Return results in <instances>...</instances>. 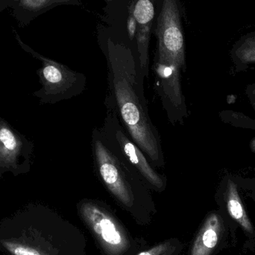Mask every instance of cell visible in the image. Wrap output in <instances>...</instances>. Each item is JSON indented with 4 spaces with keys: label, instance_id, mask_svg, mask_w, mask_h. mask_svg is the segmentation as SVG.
I'll use <instances>...</instances> for the list:
<instances>
[{
    "label": "cell",
    "instance_id": "obj_4",
    "mask_svg": "<svg viewBox=\"0 0 255 255\" xmlns=\"http://www.w3.org/2000/svg\"><path fill=\"white\" fill-rule=\"evenodd\" d=\"M42 66L37 73L41 88L33 93L40 105H53L82 94L87 88V78L82 73L37 55Z\"/></svg>",
    "mask_w": 255,
    "mask_h": 255
},
{
    "label": "cell",
    "instance_id": "obj_19",
    "mask_svg": "<svg viewBox=\"0 0 255 255\" xmlns=\"http://www.w3.org/2000/svg\"><path fill=\"white\" fill-rule=\"evenodd\" d=\"M2 174L0 173V178H1V177H2Z\"/></svg>",
    "mask_w": 255,
    "mask_h": 255
},
{
    "label": "cell",
    "instance_id": "obj_14",
    "mask_svg": "<svg viewBox=\"0 0 255 255\" xmlns=\"http://www.w3.org/2000/svg\"><path fill=\"white\" fill-rule=\"evenodd\" d=\"M138 255H154V251L143 252Z\"/></svg>",
    "mask_w": 255,
    "mask_h": 255
},
{
    "label": "cell",
    "instance_id": "obj_13",
    "mask_svg": "<svg viewBox=\"0 0 255 255\" xmlns=\"http://www.w3.org/2000/svg\"><path fill=\"white\" fill-rule=\"evenodd\" d=\"M135 30H136V20L134 17H130L128 22V31L130 39L133 38L134 36Z\"/></svg>",
    "mask_w": 255,
    "mask_h": 255
},
{
    "label": "cell",
    "instance_id": "obj_15",
    "mask_svg": "<svg viewBox=\"0 0 255 255\" xmlns=\"http://www.w3.org/2000/svg\"><path fill=\"white\" fill-rule=\"evenodd\" d=\"M251 97L253 98V103L255 105V86L253 88V91H252Z\"/></svg>",
    "mask_w": 255,
    "mask_h": 255
},
{
    "label": "cell",
    "instance_id": "obj_7",
    "mask_svg": "<svg viewBox=\"0 0 255 255\" xmlns=\"http://www.w3.org/2000/svg\"><path fill=\"white\" fill-rule=\"evenodd\" d=\"M174 0H165L160 16L157 55L171 58L186 70L184 42Z\"/></svg>",
    "mask_w": 255,
    "mask_h": 255
},
{
    "label": "cell",
    "instance_id": "obj_17",
    "mask_svg": "<svg viewBox=\"0 0 255 255\" xmlns=\"http://www.w3.org/2000/svg\"><path fill=\"white\" fill-rule=\"evenodd\" d=\"M254 199L255 201V191H254Z\"/></svg>",
    "mask_w": 255,
    "mask_h": 255
},
{
    "label": "cell",
    "instance_id": "obj_10",
    "mask_svg": "<svg viewBox=\"0 0 255 255\" xmlns=\"http://www.w3.org/2000/svg\"><path fill=\"white\" fill-rule=\"evenodd\" d=\"M226 209L231 218L238 223L248 236L255 237V232L251 220L249 217L245 207L241 200L236 184L229 180L224 193Z\"/></svg>",
    "mask_w": 255,
    "mask_h": 255
},
{
    "label": "cell",
    "instance_id": "obj_1",
    "mask_svg": "<svg viewBox=\"0 0 255 255\" xmlns=\"http://www.w3.org/2000/svg\"><path fill=\"white\" fill-rule=\"evenodd\" d=\"M108 91L105 106L118 114L121 124L156 169L164 166L160 133L153 124L138 60L131 50L112 43L108 47Z\"/></svg>",
    "mask_w": 255,
    "mask_h": 255
},
{
    "label": "cell",
    "instance_id": "obj_11",
    "mask_svg": "<svg viewBox=\"0 0 255 255\" xmlns=\"http://www.w3.org/2000/svg\"><path fill=\"white\" fill-rule=\"evenodd\" d=\"M232 57L241 65L255 64V31L244 34L235 43Z\"/></svg>",
    "mask_w": 255,
    "mask_h": 255
},
{
    "label": "cell",
    "instance_id": "obj_2",
    "mask_svg": "<svg viewBox=\"0 0 255 255\" xmlns=\"http://www.w3.org/2000/svg\"><path fill=\"white\" fill-rule=\"evenodd\" d=\"M91 153L97 178L123 205L132 208L137 199L147 197L146 184L134 169L106 145L99 128L92 132Z\"/></svg>",
    "mask_w": 255,
    "mask_h": 255
},
{
    "label": "cell",
    "instance_id": "obj_12",
    "mask_svg": "<svg viewBox=\"0 0 255 255\" xmlns=\"http://www.w3.org/2000/svg\"><path fill=\"white\" fill-rule=\"evenodd\" d=\"M135 20L140 24L149 23L154 17V6L149 0H139L133 10Z\"/></svg>",
    "mask_w": 255,
    "mask_h": 255
},
{
    "label": "cell",
    "instance_id": "obj_16",
    "mask_svg": "<svg viewBox=\"0 0 255 255\" xmlns=\"http://www.w3.org/2000/svg\"><path fill=\"white\" fill-rule=\"evenodd\" d=\"M251 148L253 150V152L255 153V138L253 139L251 142Z\"/></svg>",
    "mask_w": 255,
    "mask_h": 255
},
{
    "label": "cell",
    "instance_id": "obj_5",
    "mask_svg": "<svg viewBox=\"0 0 255 255\" xmlns=\"http://www.w3.org/2000/svg\"><path fill=\"white\" fill-rule=\"evenodd\" d=\"M181 70L182 67L174 60L158 55L156 57L154 88L168 121L173 127L178 124L183 125L184 119L188 116L185 97L181 88Z\"/></svg>",
    "mask_w": 255,
    "mask_h": 255
},
{
    "label": "cell",
    "instance_id": "obj_18",
    "mask_svg": "<svg viewBox=\"0 0 255 255\" xmlns=\"http://www.w3.org/2000/svg\"><path fill=\"white\" fill-rule=\"evenodd\" d=\"M0 173L2 174V175H4V173H3V172H1V169H0Z\"/></svg>",
    "mask_w": 255,
    "mask_h": 255
},
{
    "label": "cell",
    "instance_id": "obj_6",
    "mask_svg": "<svg viewBox=\"0 0 255 255\" xmlns=\"http://www.w3.org/2000/svg\"><path fill=\"white\" fill-rule=\"evenodd\" d=\"M34 144L0 117V169L13 176L31 170Z\"/></svg>",
    "mask_w": 255,
    "mask_h": 255
},
{
    "label": "cell",
    "instance_id": "obj_8",
    "mask_svg": "<svg viewBox=\"0 0 255 255\" xmlns=\"http://www.w3.org/2000/svg\"><path fill=\"white\" fill-rule=\"evenodd\" d=\"M81 212L97 235L103 242L113 250H121L125 245L115 220L110 214L94 201H83L80 205Z\"/></svg>",
    "mask_w": 255,
    "mask_h": 255
},
{
    "label": "cell",
    "instance_id": "obj_9",
    "mask_svg": "<svg viewBox=\"0 0 255 255\" xmlns=\"http://www.w3.org/2000/svg\"><path fill=\"white\" fill-rule=\"evenodd\" d=\"M226 233L221 216L211 213L205 220L192 250L191 255H213Z\"/></svg>",
    "mask_w": 255,
    "mask_h": 255
},
{
    "label": "cell",
    "instance_id": "obj_3",
    "mask_svg": "<svg viewBox=\"0 0 255 255\" xmlns=\"http://www.w3.org/2000/svg\"><path fill=\"white\" fill-rule=\"evenodd\" d=\"M103 127L99 128L106 145L120 159L134 169L148 188L162 192L166 186V177L157 172L142 150L131 139L115 110L106 107Z\"/></svg>",
    "mask_w": 255,
    "mask_h": 255
}]
</instances>
